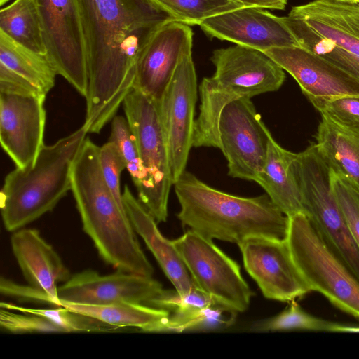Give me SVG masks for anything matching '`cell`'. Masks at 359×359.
Listing matches in <instances>:
<instances>
[{
  "label": "cell",
  "instance_id": "obj_1",
  "mask_svg": "<svg viewBox=\"0 0 359 359\" xmlns=\"http://www.w3.org/2000/svg\"><path fill=\"white\" fill-rule=\"evenodd\" d=\"M79 3L88 76L84 125L99 133L133 88L137 61L152 32L172 18L151 0Z\"/></svg>",
  "mask_w": 359,
  "mask_h": 359
},
{
  "label": "cell",
  "instance_id": "obj_2",
  "mask_svg": "<svg viewBox=\"0 0 359 359\" xmlns=\"http://www.w3.org/2000/svg\"><path fill=\"white\" fill-rule=\"evenodd\" d=\"M99 153L100 147L86 137L72 169L71 191L83 231L108 264L117 270L152 276L154 268L140 245L125 209L104 178Z\"/></svg>",
  "mask_w": 359,
  "mask_h": 359
},
{
  "label": "cell",
  "instance_id": "obj_3",
  "mask_svg": "<svg viewBox=\"0 0 359 359\" xmlns=\"http://www.w3.org/2000/svg\"><path fill=\"white\" fill-rule=\"evenodd\" d=\"M177 217L201 236L238 245L254 236L285 239L289 218L263 194L241 197L217 190L184 171L174 183Z\"/></svg>",
  "mask_w": 359,
  "mask_h": 359
},
{
  "label": "cell",
  "instance_id": "obj_4",
  "mask_svg": "<svg viewBox=\"0 0 359 359\" xmlns=\"http://www.w3.org/2000/svg\"><path fill=\"white\" fill-rule=\"evenodd\" d=\"M210 60L215 70L198 87L201 104L193 147L219 149L218 123L224 107L238 99L278 90L285 74L262 51L240 45L215 50Z\"/></svg>",
  "mask_w": 359,
  "mask_h": 359
},
{
  "label": "cell",
  "instance_id": "obj_5",
  "mask_svg": "<svg viewBox=\"0 0 359 359\" xmlns=\"http://www.w3.org/2000/svg\"><path fill=\"white\" fill-rule=\"evenodd\" d=\"M88 133L83 124L53 144H44L34 163L16 167L6 175L0 205L8 231L20 229L53 210L71 190L72 166Z\"/></svg>",
  "mask_w": 359,
  "mask_h": 359
},
{
  "label": "cell",
  "instance_id": "obj_6",
  "mask_svg": "<svg viewBox=\"0 0 359 359\" xmlns=\"http://www.w3.org/2000/svg\"><path fill=\"white\" fill-rule=\"evenodd\" d=\"M289 218L286 237L292 258L311 291L359 318V280L328 248L303 213Z\"/></svg>",
  "mask_w": 359,
  "mask_h": 359
},
{
  "label": "cell",
  "instance_id": "obj_7",
  "mask_svg": "<svg viewBox=\"0 0 359 359\" xmlns=\"http://www.w3.org/2000/svg\"><path fill=\"white\" fill-rule=\"evenodd\" d=\"M296 154L293 168L305 215L328 248L359 280V248L332 191L329 166L315 144Z\"/></svg>",
  "mask_w": 359,
  "mask_h": 359
},
{
  "label": "cell",
  "instance_id": "obj_8",
  "mask_svg": "<svg viewBox=\"0 0 359 359\" xmlns=\"http://www.w3.org/2000/svg\"><path fill=\"white\" fill-rule=\"evenodd\" d=\"M126 118L135 136L144 177L138 199L157 223L168 217V201L173 185L168 147L157 105L133 88L123 102Z\"/></svg>",
  "mask_w": 359,
  "mask_h": 359
},
{
  "label": "cell",
  "instance_id": "obj_9",
  "mask_svg": "<svg viewBox=\"0 0 359 359\" xmlns=\"http://www.w3.org/2000/svg\"><path fill=\"white\" fill-rule=\"evenodd\" d=\"M172 242L198 289L236 312L248 308L253 292L239 265L212 240L189 229Z\"/></svg>",
  "mask_w": 359,
  "mask_h": 359
},
{
  "label": "cell",
  "instance_id": "obj_10",
  "mask_svg": "<svg viewBox=\"0 0 359 359\" xmlns=\"http://www.w3.org/2000/svg\"><path fill=\"white\" fill-rule=\"evenodd\" d=\"M46 56L81 95L88 88L87 52L79 0H35Z\"/></svg>",
  "mask_w": 359,
  "mask_h": 359
},
{
  "label": "cell",
  "instance_id": "obj_11",
  "mask_svg": "<svg viewBox=\"0 0 359 359\" xmlns=\"http://www.w3.org/2000/svg\"><path fill=\"white\" fill-rule=\"evenodd\" d=\"M219 149L228 175L255 182L264 166L271 135L251 99L234 100L222 109L218 123Z\"/></svg>",
  "mask_w": 359,
  "mask_h": 359
},
{
  "label": "cell",
  "instance_id": "obj_12",
  "mask_svg": "<svg viewBox=\"0 0 359 359\" xmlns=\"http://www.w3.org/2000/svg\"><path fill=\"white\" fill-rule=\"evenodd\" d=\"M197 98V78L191 53L181 59L156 104L168 147L173 184L186 170L193 147Z\"/></svg>",
  "mask_w": 359,
  "mask_h": 359
},
{
  "label": "cell",
  "instance_id": "obj_13",
  "mask_svg": "<svg viewBox=\"0 0 359 359\" xmlns=\"http://www.w3.org/2000/svg\"><path fill=\"white\" fill-rule=\"evenodd\" d=\"M238 245L246 271L266 298L291 302L311 292L294 263L286 238L254 236Z\"/></svg>",
  "mask_w": 359,
  "mask_h": 359
},
{
  "label": "cell",
  "instance_id": "obj_14",
  "mask_svg": "<svg viewBox=\"0 0 359 359\" xmlns=\"http://www.w3.org/2000/svg\"><path fill=\"white\" fill-rule=\"evenodd\" d=\"M193 34L189 25L172 19L158 25L138 57L133 88L157 104L181 59L192 53Z\"/></svg>",
  "mask_w": 359,
  "mask_h": 359
},
{
  "label": "cell",
  "instance_id": "obj_15",
  "mask_svg": "<svg viewBox=\"0 0 359 359\" xmlns=\"http://www.w3.org/2000/svg\"><path fill=\"white\" fill-rule=\"evenodd\" d=\"M45 95L0 92V141L17 168L36 161L43 147Z\"/></svg>",
  "mask_w": 359,
  "mask_h": 359
},
{
  "label": "cell",
  "instance_id": "obj_16",
  "mask_svg": "<svg viewBox=\"0 0 359 359\" xmlns=\"http://www.w3.org/2000/svg\"><path fill=\"white\" fill-rule=\"evenodd\" d=\"M162 290V285L152 276L120 270L102 276L86 269L71 275L58 286L57 293L61 302L107 305L130 302L147 305Z\"/></svg>",
  "mask_w": 359,
  "mask_h": 359
},
{
  "label": "cell",
  "instance_id": "obj_17",
  "mask_svg": "<svg viewBox=\"0 0 359 359\" xmlns=\"http://www.w3.org/2000/svg\"><path fill=\"white\" fill-rule=\"evenodd\" d=\"M217 38L261 51L273 47L300 46L282 17L266 8L245 6L205 19L199 25Z\"/></svg>",
  "mask_w": 359,
  "mask_h": 359
},
{
  "label": "cell",
  "instance_id": "obj_18",
  "mask_svg": "<svg viewBox=\"0 0 359 359\" xmlns=\"http://www.w3.org/2000/svg\"><path fill=\"white\" fill-rule=\"evenodd\" d=\"M297 82L309 100L359 95V80L343 69L301 46L262 51Z\"/></svg>",
  "mask_w": 359,
  "mask_h": 359
},
{
  "label": "cell",
  "instance_id": "obj_19",
  "mask_svg": "<svg viewBox=\"0 0 359 359\" xmlns=\"http://www.w3.org/2000/svg\"><path fill=\"white\" fill-rule=\"evenodd\" d=\"M13 254L29 285L46 292L54 306H62L57 285L71 276L59 255L35 229L22 228L11 237Z\"/></svg>",
  "mask_w": 359,
  "mask_h": 359
},
{
  "label": "cell",
  "instance_id": "obj_20",
  "mask_svg": "<svg viewBox=\"0 0 359 359\" xmlns=\"http://www.w3.org/2000/svg\"><path fill=\"white\" fill-rule=\"evenodd\" d=\"M57 74L46 55L21 46L0 32V92L46 96Z\"/></svg>",
  "mask_w": 359,
  "mask_h": 359
},
{
  "label": "cell",
  "instance_id": "obj_21",
  "mask_svg": "<svg viewBox=\"0 0 359 359\" xmlns=\"http://www.w3.org/2000/svg\"><path fill=\"white\" fill-rule=\"evenodd\" d=\"M122 200L135 231L143 239L175 290L180 294H185L196 288L172 241L161 233L155 219L133 196L127 185L124 187Z\"/></svg>",
  "mask_w": 359,
  "mask_h": 359
},
{
  "label": "cell",
  "instance_id": "obj_22",
  "mask_svg": "<svg viewBox=\"0 0 359 359\" xmlns=\"http://www.w3.org/2000/svg\"><path fill=\"white\" fill-rule=\"evenodd\" d=\"M296 154L283 148L270 135L266 160L255 182L288 217L305 214L293 168Z\"/></svg>",
  "mask_w": 359,
  "mask_h": 359
},
{
  "label": "cell",
  "instance_id": "obj_23",
  "mask_svg": "<svg viewBox=\"0 0 359 359\" xmlns=\"http://www.w3.org/2000/svg\"><path fill=\"white\" fill-rule=\"evenodd\" d=\"M315 137L317 151L330 169L359 189V134L322 117Z\"/></svg>",
  "mask_w": 359,
  "mask_h": 359
},
{
  "label": "cell",
  "instance_id": "obj_24",
  "mask_svg": "<svg viewBox=\"0 0 359 359\" xmlns=\"http://www.w3.org/2000/svg\"><path fill=\"white\" fill-rule=\"evenodd\" d=\"M62 306L91 317L117 329L138 327L145 332L165 331L170 311L143 304L120 302L107 305L61 302Z\"/></svg>",
  "mask_w": 359,
  "mask_h": 359
},
{
  "label": "cell",
  "instance_id": "obj_25",
  "mask_svg": "<svg viewBox=\"0 0 359 359\" xmlns=\"http://www.w3.org/2000/svg\"><path fill=\"white\" fill-rule=\"evenodd\" d=\"M0 32L21 46L46 55L35 0H13L0 11Z\"/></svg>",
  "mask_w": 359,
  "mask_h": 359
},
{
  "label": "cell",
  "instance_id": "obj_26",
  "mask_svg": "<svg viewBox=\"0 0 359 359\" xmlns=\"http://www.w3.org/2000/svg\"><path fill=\"white\" fill-rule=\"evenodd\" d=\"M282 19L301 47L331 62L359 80L358 55L320 35L299 17L287 15Z\"/></svg>",
  "mask_w": 359,
  "mask_h": 359
},
{
  "label": "cell",
  "instance_id": "obj_27",
  "mask_svg": "<svg viewBox=\"0 0 359 359\" xmlns=\"http://www.w3.org/2000/svg\"><path fill=\"white\" fill-rule=\"evenodd\" d=\"M257 331H292L359 333V325L334 322L314 316L294 301L278 315L253 325Z\"/></svg>",
  "mask_w": 359,
  "mask_h": 359
},
{
  "label": "cell",
  "instance_id": "obj_28",
  "mask_svg": "<svg viewBox=\"0 0 359 359\" xmlns=\"http://www.w3.org/2000/svg\"><path fill=\"white\" fill-rule=\"evenodd\" d=\"M172 20L189 26L245 6L233 0H151Z\"/></svg>",
  "mask_w": 359,
  "mask_h": 359
},
{
  "label": "cell",
  "instance_id": "obj_29",
  "mask_svg": "<svg viewBox=\"0 0 359 359\" xmlns=\"http://www.w3.org/2000/svg\"><path fill=\"white\" fill-rule=\"evenodd\" d=\"M236 313L219 303L204 308L172 311L165 331L223 329L233 323Z\"/></svg>",
  "mask_w": 359,
  "mask_h": 359
},
{
  "label": "cell",
  "instance_id": "obj_30",
  "mask_svg": "<svg viewBox=\"0 0 359 359\" xmlns=\"http://www.w3.org/2000/svg\"><path fill=\"white\" fill-rule=\"evenodd\" d=\"M290 16L299 17L320 35L332 41L344 50L359 56V36L331 15L309 3L293 7Z\"/></svg>",
  "mask_w": 359,
  "mask_h": 359
},
{
  "label": "cell",
  "instance_id": "obj_31",
  "mask_svg": "<svg viewBox=\"0 0 359 359\" xmlns=\"http://www.w3.org/2000/svg\"><path fill=\"white\" fill-rule=\"evenodd\" d=\"M0 307L46 318L60 327L64 332H108L117 329L91 317L69 310L64 306H57L55 309H34L1 302Z\"/></svg>",
  "mask_w": 359,
  "mask_h": 359
},
{
  "label": "cell",
  "instance_id": "obj_32",
  "mask_svg": "<svg viewBox=\"0 0 359 359\" xmlns=\"http://www.w3.org/2000/svg\"><path fill=\"white\" fill-rule=\"evenodd\" d=\"M323 117L337 126L359 134V95L310 100Z\"/></svg>",
  "mask_w": 359,
  "mask_h": 359
},
{
  "label": "cell",
  "instance_id": "obj_33",
  "mask_svg": "<svg viewBox=\"0 0 359 359\" xmlns=\"http://www.w3.org/2000/svg\"><path fill=\"white\" fill-rule=\"evenodd\" d=\"M109 140L117 146L134 184L138 187L143 180L144 172L137 142L126 118L121 116L113 118Z\"/></svg>",
  "mask_w": 359,
  "mask_h": 359
},
{
  "label": "cell",
  "instance_id": "obj_34",
  "mask_svg": "<svg viewBox=\"0 0 359 359\" xmlns=\"http://www.w3.org/2000/svg\"><path fill=\"white\" fill-rule=\"evenodd\" d=\"M330 181L336 200L359 248V189L332 170Z\"/></svg>",
  "mask_w": 359,
  "mask_h": 359
},
{
  "label": "cell",
  "instance_id": "obj_35",
  "mask_svg": "<svg viewBox=\"0 0 359 359\" xmlns=\"http://www.w3.org/2000/svg\"><path fill=\"white\" fill-rule=\"evenodd\" d=\"M0 327L13 334L64 333L60 327L46 318L31 313H17L4 308L0 310Z\"/></svg>",
  "mask_w": 359,
  "mask_h": 359
},
{
  "label": "cell",
  "instance_id": "obj_36",
  "mask_svg": "<svg viewBox=\"0 0 359 359\" xmlns=\"http://www.w3.org/2000/svg\"><path fill=\"white\" fill-rule=\"evenodd\" d=\"M99 157L104 178L118 204L124 208L120 178L126 168L125 161L116 144L109 140L100 147Z\"/></svg>",
  "mask_w": 359,
  "mask_h": 359
},
{
  "label": "cell",
  "instance_id": "obj_37",
  "mask_svg": "<svg viewBox=\"0 0 359 359\" xmlns=\"http://www.w3.org/2000/svg\"><path fill=\"white\" fill-rule=\"evenodd\" d=\"M336 19L348 30L359 36V3L337 0H313L309 3Z\"/></svg>",
  "mask_w": 359,
  "mask_h": 359
},
{
  "label": "cell",
  "instance_id": "obj_38",
  "mask_svg": "<svg viewBox=\"0 0 359 359\" xmlns=\"http://www.w3.org/2000/svg\"><path fill=\"white\" fill-rule=\"evenodd\" d=\"M1 294L18 300L53 305L49 296L43 291L31 285H22L3 276L0 282Z\"/></svg>",
  "mask_w": 359,
  "mask_h": 359
},
{
  "label": "cell",
  "instance_id": "obj_39",
  "mask_svg": "<svg viewBox=\"0 0 359 359\" xmlns=\"http://www.w3.org/2000/svg\"><path fill=\"white\" fill-rule=\"evenodd\" d=\"M245 6H255L263 8L283 10L287 0H233Z\"/></svg>",
  "mask_w": 359,
  "mask_h": 359
},
{
  "label": "cell",
  "instance_id": "obj_40",
  "mask_svg": "<svg viewBox=\"0 0 359 359\" xmlns=\"http://www.w3.org/2000/svg\"><path fill=\"white\" fill-rule=\"evenodd\" d=\"M11 0H0V6L2 7Z\"/></svg>",
  "mask_w": 359,
  "mask_h": 359
},
{
  "label": "cell",
  "instance_id": "obj_41",
  "mask_svg": "<svg viewBox=\"0 0 359 359\" xmlns=\"http://www.w3.org/2000/svg\"><path fill=\"white\" fill-rule=\"evenodd\" d=\"M341 1H346V2H358V0H337Z\"/></svg>",
  "mask_w": 359,
  "mask_h": 359
},
{
  "label": "cell",
  "instance_id": "obj_42",
  "mask_svg": "<svg viewBox=\"0 0 359 359\" xmlns=\"http://www.w3.org/2000/svg\"><path fill=\"white\" fill-rule=\"evenodd\" d=\"M359 1V0H358V2Z\"/></svg>",
  "mask_w": 359,
  "mask_h": 359
},
{
  "label": "cell",
  "instance_id": "obj_43",
  "mask_svg": "<svg viewBox=\"0 0 359 359\" xmlns=\"http://www.w3.org/2000/svg\"><path fill=\"white\" fill-rule=\"evenodd\" d=\"M358 3H359V1H358Z\"/></svg>",
  "mask_w": 359,
  "mask_h": 359
}]
</instances>
